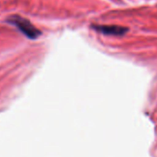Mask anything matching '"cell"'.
<instances>
[{"label": "cell", "instance_id": "cell-2", "mask_svg": "<svg viewBox=\"0 0 157 157\" xmlns=\"http://www.w3.org/2000/svg\"><path fill=\"white\" fill-rule=\"evenodd\" d=\"M97 31L107 34V35H122L127 32V29L119 27V26H95Z\"/></svg>", "mask_w": 157, "mask_h": 157}, {"label": "cell", "instance_id": "cell-1", "mask_svg": "<svg viewBox=\"0 0 157 157\" xmlns=\"http://www.w3.org/2000/svg\"><path fill=\"white\" fill-rule=\"evenodd\" d=\"M8 21L16 26L26 37L30 39H36L41 35V32L27 19L19 15H13L8 19Z\"/></svg>", "mask_w": 157, "mask_h": 157}]
</instances>
